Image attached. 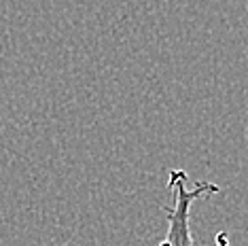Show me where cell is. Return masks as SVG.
Returning <instances> with one entry per match:
<instances>
[{
	"instance_id": "6da1fadb",
	"label": "cell",
	"mask_w": 248,
	"mask_h": 246,
	"mask_svg": "<svg viewBox=\"0 0 248 246\" xmlns=\"http://www.w3.org/2000/svg\"><path fill=\"white\" fill-rule=\"evenodd\" d=\"M168 189H170L174 204L166 206L168 231L159 246H195L191 236V206L202 198H212L221 191L217 183L197 181L189 187V174L185 170H172L168 176Z\"/></svg>"
},
{
	"instance_id": "7a4b0ae2",
	"label": "cell",
	"mask_w": 248,
	"mask_h": 246,
	"mask_svg": "<svg viewBox=\"0 0 248 246\" xmlns=\"http://www.w3.org/2000/svg\"><path fill=\"white\" fill-rule=\"evenodd\" d=\"M214 242H217V246H229V236H227V231H218L217 238H214Z\"/></svg>"
}]
</instances>
